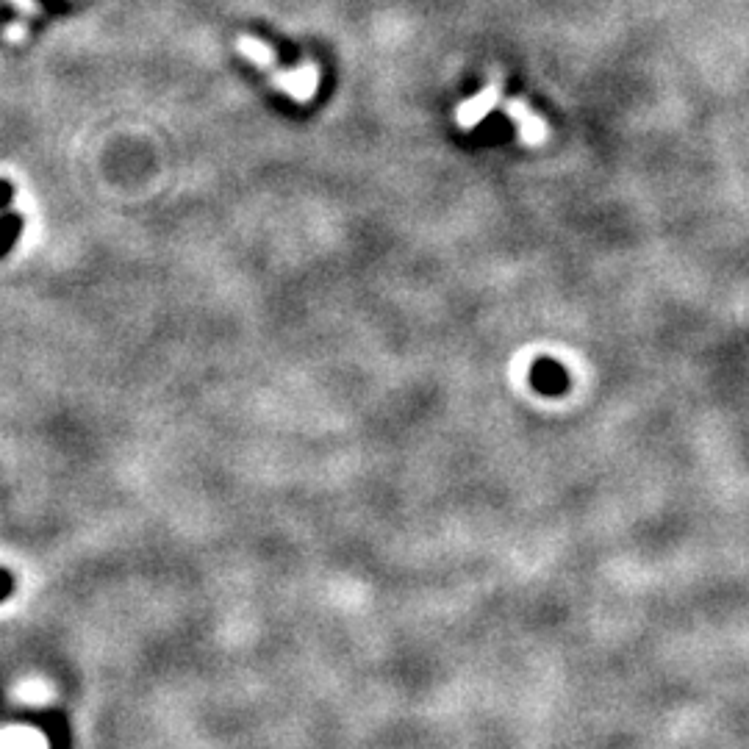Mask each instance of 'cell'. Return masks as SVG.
Here are the masks:
<instances>
[{
	"mask_svg": "<svg viewBox=\"0 0 749 749\" xmlns=\"http://www.w3.org/2000/svg\"><path fill=\"white\" fill-rule=\"evenodd\" d=\"M6 37L14 39V42H17V39H23V37H25V28H23V25H9V31H6Z\"/></svg>",
	"mask_w": 749,
	"mask_h": 749,
	"instance_id": "obj_7",
	"label": "cell"
},
{
	"mask_svg": "<svg viewBox=\"0 0 749 749\" xmlns=\"http://www.w3.org/2000/svg\"><path fill=\"white\" fill-rule=\"evenodd\" d=\"M20 3V9L28 14H37L39 12V6H37V0H17Z\"/></svg>",
	"mask_w": 749,
	"mask_h": 749,
	"instance_id": "obj_8",
	"label": "cell"
},
{
	"mask_svg": "<svg viewBox=\"0 0 749 749\" xmlns=\"http://www.w3.org/2000/svg\"><path fill=\"white\" fill-rule=\"evenodd\" d=\"M275 84L286 89L295 100H308L314 95L317 84H320V73H317L314 64H306V67L289 70V73H278L275 75Z\"/></svg>",
	"mask_w": 749,
	"mask_h": 749,
	"instance_id": "obj_3",
	"label": "cell"
},
{
	"mask_svg": "<svg viewBox=\"0 0 749 749\" xmlns=\"http://www.w3.org/2000/svg\"><path fill=\"white\" fill-rule=\"evenodd\" d=\"M239 53L247 56L250 62L261 64V67H270V64L275 62L270 45H264L261 39H253V37H239Z\"/></svg>",
	"mask_w": 749,
	"mask_h": 749,
	"instance_id": "obj_4",
	"label": "cell"
},
{
	"mask_svg": "<svg viewBox=\"0 0 749 749\" xmlns=\"http://www.w3.org/2000/svg\"><path fill=\"white\" fill-rule=\"evenodd\" d=\"M12 200V186L6 184V181H0V206H6Z\"/></svg>",
	"mask_w": 749,
	"mask_h": 749,
	"instance_id": "obj_6",
	"label": "cell"
},
{
	"mask_svg": "<svg viewBox=\"0 0 749 749\" xmlns=\"http://www.w3.org/2000/svg\"><path fill=\"white\" fill-rule=\"evenodd\" d=\"M505 114H508V120L514 123L519 142L528 145V148H539V145H544V139L550 136V125L544 123L541 114H536V111L530 109L528 100H505Z\"/></svg>",
	"mask_w": 749,
	"mask_h": 749,
	"instance_id": "obj_1",
	"label": "cell"
},
{
	"mask_svg": "<svg viewBox=\"0 0 749 749\" xmlns=\"http://www.w3.org/2000/svg\"><path fill=\"white\" fill-rule=\"evenodd\" d=\"M17 234H20V217H3L0 220V256L14 245Z\"/></svg>",
	"mask_w": 749,
	"mask_h": 749,
	"instance_id": "obj_5",
	"label": "cell"
},
{
	"mask_svg": "<svg viewBox=\"0 0 749 749\" xmlns=\"http://www.w3.org/2000/svg\"><path fill=\"white\" fill-rule=\"evenodd\" d=\"M500 103H503V81H492L489 86H483L478 95H472V98L464 100V103L455 109V125L464 128V131H472V128H478Z\"/></svg>",
	"mask_w": 749,
	"mask_h": 749,
	"instance_id": "obj_2",
	"label": "cell"
}]
</instances>
